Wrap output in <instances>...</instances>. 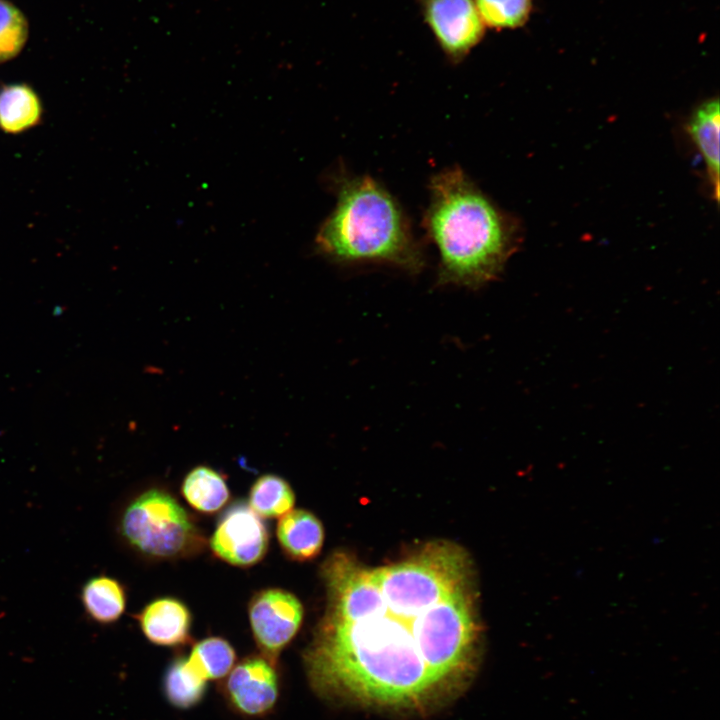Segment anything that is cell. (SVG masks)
I'll use <instances>...</instances> for the list:
<instances>
[{"label":"cell","mask_w":720,"mask_h":720,"mask_svg":"<svg viewBox=\"0 0 720 720\" xmlns=\"http://www.w3.org/2000/svg\"><path fill=\"white\" fill-rule=\"evenodd\" d=\"M416 617H399L384 601L354 621L324 616L304 657L312 687L323 696L390 707H421L440 696L445 691L415 640Z\"/></svg>","instance_id":"1"},{"label":"cell","mask_w":720,"mask_h":720,"mask_svg":"<svg viewBox=\"0 0 720 720\" xmlns=\"http://www.w3.org/2000/svg\"><path fill=\"white\" fill-rule=\"evenodd\" d=\"M422 226L438 249V285L480 288L516 247V226L458 166L432 176Z\"/></svg>","instance_id":"2"},{"label":"cell","mask_w":720,"mask_h":720,"mask_svg":"<svg viewBox=\"0 0 720 720\" xmlns=\"http://www.w3.org/2000/svg\"><path fill=\"white\" fill-rule=\"evenodd\" d=\"M336 205L315 238L318 252L345 265L386 264L411 274L426 259L398 201L370 176L334 178Z\"/></svg>","instance_id":"3"},{"label":"cell","mask_w":720,"mask_h":720,"mask_svg":"<svg viewBox=\"0 0 720 720\" xmlns=\"http://www.w3.org/2000/svg\"><path fill=\"white\" fill-rule=\"evenodd\" d=\"M391 612L415 617L446 596L468 587L469 566L456 545L432 543L413 558L370 570Z\"/></svg>","instance_id":"4"},{"label":"cell","mask_w":720,"mask_h":720,"mask_svg":"<svg viewBox=\"0 0 720 720\" xmlns=\"http://www.w3.org/2000/svg\"><path fill=\"white\" fill-rule=\"evenodd\" d=\"M121 533L137 551L160 559L199 552L204 538L186 510L169 493L151 489L126 508Z\"/></svg>","instance_id":"5"},{"label":"cell","mask_w":720,"mask_h":720,"mask_svg":"<svg viewBox=\"0 0 720 720\" xmlns=\"http://www.w3.org/2000/svg\"><path fill=\"white\" fill-rule=\"evenodd\" d=\"M303 619L298 598L280 588L257 592L249 603V621L261 654L277 663L281 651L297 634Z\"/></svg>","instance_id":"6"},{"label":"cell","mask_w":720,"mask_h":720,"mask_svg":"<svg viewBox=\"0 0 720 720\" xmlns=\"http://www.w3.org/2000/svg\"><path fill=\"white\" fill-rule=\"evenodd\" d=\"M269 544L267 528L259 515L244 502L229 506L217 522L210 547L219 559L238 567L258 563Z\"/></svg>","instance_id":"7"},{"label":"cell","mask_w":720,"mask_h":720,"mask_svg":"<svg viewBox=\"0 0 720 720\" xmlns=\"http://www.w3.org/2000/svg\"><path fill=\"white\" fill-rule=\"evenodd\" d=\"M423 16L438 45L453 62L477 46L485 25L474 0H421Z\"/></svg>","instance_id":"8"},{"label":"cell","mask_w":720,"mask_h":720,"mask_svg":"<svg viewBox=\"0 0 720 720\" xmlns=\"http://www.w3.org/2000/svg\"><path fill=\"white\" fill-rule=\"evenodd\" d=\"M225 695L237 712L258 717L269 713L279 697L276 664L261 655L244 658L226 676Z\"/></svg>","instance_id":"9"},{"label":"cell","mask_w":720,"mask_h":720,"mask_svg":"<svg viewBox=\"0 0 720 720\" xmlns=\"http://www.w3.org/2000/svg\"><path fill=\"white\" fill-rule=\"evenodd\" d=\"M191 619L188 607L171 597L155 599L138 615L145 637L165 647L183 645L189 640Z\"/></svg>","instance_id":"10"},{"label":"cell","mask_w":720,"mask_h":720,"mask_svg":"<svg viewBox=\"0 0 720 720\" xmlns=\"http://www.w3.org/2000/svg\"><path fill=\"white\" fill-rule=\"evenodd\" d=\"M276 534L284 553L299 561L316 557L324 540V530L319 519L302 509L284 514L277 524Z\"/></svg>","instance_id":"11"},{"label":"cell","mask_w":720,"mask_h":720,"mask_svg":"<svg viewBox=\"0 0 720 720\" xmlns=\"http://www.w3.org/2000/svg\"><path fill=\"white\" fill-rule=\"evenodd\" d=\"M44 107L38 93L27 83H11L0 89V130L18 135L43 120Z\"/></svg>","instance_id":"12"},{"label":"cell","mask_w":720,"mask_h":720,"mask_svg":"<svg viewBox=\"0 0 720 720\" xmlns=\"http://www.w3.org/2000/svg\"><path fill=\"white\" fill-rule=\"evenodd\" d=\"M718 98L700 104L689 118L687 131L701 153L712 185L714 199H719V129Z\"/></svg>","instance_id":"13"},{"label":"cell","mask_w":720,"mask_h":720,"mask_svg":"<svg viewBox=\"0 0 720 720\" xmlns=\"http://www.w3.org/2000/svg\"><path fill=\"white\" fill-rule=\"evenodd\" d=\"M181 492L194 509L203 513L220 510L230 496L223 475L204 465L193 468L185 476Z\"/></svg>","instance_id":"14"},{"label":"cell","mask_w":720,"mask_h":720,"mask_svg":"<svg viewBox=\"0 0 720 720\" xmlns=\"http://www.w3.org/2000/svg\"><path fill=\"white\" fill-rule=\"evenodd\" d=\"M163 688L171 705L188 709L202 700L207 681L195 670L187 657H178L167 668Z\"/></svg>","instance_id":"15"},{"label":"cell","mask_w":720,"mask_h":720,"mask_svg":"<svg viewBox=\"0 0 720 720\" xmlns=\"http://www.w3.org/2000/svg\"><path fill=\"white\" fill-rule=\"evenodd\" d=\"M82 601L86 611L94 620L111 623L122 615L126 596L118 581L102 576L93 578L85 584Z\"/></svg>","instance_id":"16"},{"label":"cell","mask_w":720,"mask_h":720,"mask_svg":"<svg viewBox=\"0 0 720 720\" xmlns=\"http://www.w3.org/2000/svg\"><path fill=\"white\" fill-rule=\"evenodd\" d=\"M294 502L295 495L289 483L274 474L259 477L249 492V506L265 518L283 516L292 509Z\"/></svg>","instance_id":"17"},{"label":"cell","mask_w":720,"mask_h":720,"mask_svg":"<svg viewBox=\"0 0 720 720\" xmlns=\"http://www.w3.org/2000/svg\"><path fill=\"white\" fill-rule=\"evenodd\" d=\"M187 658L206 681L219 680L234 667L236 653L226 639L214 636L197 642Z\"/></svg>","instance_id":"18"},{"label":"cell","mask_w":720,"mask_h":720,"mask_svg":"<svg viewBox=\"0 0 720 720\" xmlns=\"http://www.w3.org/2000/svg\"><path fill=\"white\" fill-rule=\"evenodd\" d=\"M29 36L25 15L8 0H0V63L18 56Z\"/></svg>","instance_id":"19"},{"label":"cell","mask_w":720,"mask_h":720,"mask_svg":"<svg viewBox=\"0 0 720 720\" xmlns=\"http://www.w3.org/2000/svg\"><path fill=\"white\" fill-rule=\"evenodd\" d=\"M484 25L493 29H514L528 19L532 0H474Z\"/></svg>","instance_id":"20"}]
</instances>
